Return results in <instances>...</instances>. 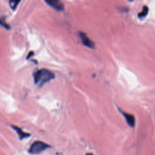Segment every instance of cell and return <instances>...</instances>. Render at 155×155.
<instances>
[{
    "instance_id": "cell-7",
    "label": "cell",
    "mask_w": 155,
    "mask_h": 155,
    "mask_svg": "<svg viewBox=\"0 0 155 155\" xmlns=\"http://www.w3.org/2000/svg\"><path fill=\"white\" fill-rule=\"evenodd\" d=\"M148 7L147 5H144V6L143 7L142 10L140 13H138V18L140 19L144 18L148 14Z\"/></svg>"
},
{
    "instance_id": "cell-3",
    "label": "cell",
    "mask_w": 155,
    "mask_h": 155,
    "mask_svg": "<svg viewBox=\"0 0 155 155\" xmlns=\"http://www.w3.org/2000/svg\"><path fill=\"white\" fill-rule=\"evenodd\" d=\"M79 35L83 45L90 49L95 48V42L90 40V38L87 36L86 33L80 32Z\"/></svg>"
},
{
    "instance_id": "cell-6",
    "label": "cell",
    "mask_w": 155,
    "mask_h": 155,
    "mask_svg": "<svg viewBox=\"0 0 155 155\" xmlns=\"http://www.w3.org/2000/svg\"><path fill=\"white\" fill-rule=\"evenodd\" d=\"M12 127L13 129V130L16 132V133L18 134L20 140L26 139V138L30 136V134L28 133H26V132L24 131L21 128H20V127H18L17 126L12 125Z\"/></svg>"
},
{
    "instance_id": "cell-1",
    "label": "cell",
    "mask_w": 155,
    "mask_h": 155,
    "mask_svg": "<svg viewBox=\"0 0 155 155\" xmlns=\"http://www.w3.org/2000/svg\"><path fill=\"white\" fill-rule=\"evenodd\" d=\"M55 76V74L52 71L42 68L38 70L34 73V80L35 84L39 87H41L46 83L53 80Z\"/></svg>"
},
{
    "instance_id": "cell-10",
    "label": "cell",
    "mask_w": 155,
    "mask_h": 155,
    "mask_svg": "<svg viewBox=\"0 0 155 155\" xmlns=\"http://www.w3.org/2000/svg\"><path fill=\"white\" fill-rule=\"evenodd\" d=\"M34 55V52H30V53H29V55H28V56L27 57V59H28L29 58H30L31 57H32L33 55Z\"/></svg>"
},
{
    "instance_id": "cell-8",
    "label": "cell",
    "mask_w": 155,
    "mask_h": 155,
    "mask_svg": "<svg viewBox=\"0 0 155 155\" xmlns=\"http://www.w3.org/2000/svg\"><path fill=\"white\" fill-rule=\"evenodd\" d=\"M20 3V1H9V5L10 7L13 10H15L16 7L18 6V4Z\"/></svg>"
},
{
    "instance_id": "cell-4",
    "label": "cell",
    "mask_w": 155,
    "mask_h": 155,
    "mask_svg": "<svg viewBox=\"0 0 155 155\" xmlns=\"http://www.w3.org/2000/svg\"><path fill=\"white\" fill-rule=\"evenodd\" d=\"M118 108V110L119 111V112L124 116V118H125L127 123L128 124V125L130 127L134 128V127H135V124H136V121H135V116L131 114H130V113H128L123 111V110L120 109L119 108Z\"/></svg>"
},
{
    "instance_id": "cell-9",
    "label": "cell",
    "mask_w": 155,
    "mask_h": 155,
    "mask_svg": "<svg viewBox=\"0 0 155 155\" xmlns=\"http://www.w3.org/2000/svg\"><path fill=\"white\" fill-rule=\"evenodd\" d=\"M0 25L3 26L4 27H5V28H6V29H9V26H8V24L6 23H5V22L3 20H1V19H0Z\"/></svg>"
},
{
    "instance_id": "cell-11",
    "label": "cell",
    "mask_w": 155,
    "mask_h": 155,
    "mask_svg": "<svg viewBox=\"0 0 155 155\" xmlns=\"http://www.w3.org/2000/svg\"><path fill=\"white\" fill-rule=\"evenodd\" d=\"M86 155H94V154H92V153H87Z\"/></svg>"
},
{
    "instance_id": "cell-2",
    "label": "cell",
    "mask_w": 155,
    "mask_h": 155,
    "mask_svg": "<svg viewBox=\"0 0 155 155\" xmlns=\"http://www.w3.org/2000/svg\"><path fill=\"white\" fill-rule=\"evenodd\" d=\"M51 147L49 144L46 142L40 141H36L33 142L29 149V153L31 154H40L47 149Z\"/></svg>"
},
{
    "instance_id": "cell-5",
    "label": "cell",
    "mask_w": 155,
    "mask_h": 155,
    "mask_svg": "<svg viewBox=\"0 0 155 155\" xmlns=\"http://www.w3.org/2000/svg\"><path fill=\"white\" fill-rule=\"evenodd\" d=\"M45 2L57 11H62L64 9V4L59 0H45Z\"/></svg>"
}]
</instances>
